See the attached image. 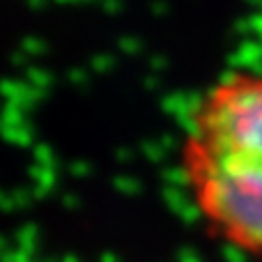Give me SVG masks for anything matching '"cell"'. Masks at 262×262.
<instances>
[{
    "mask_svg": "<svg viewBox=\"0 0 262 262\" xmlns=\"http://www.w3.org/2000/svg\"><path fill=\"white\" fill-rule=\"evenodd\" d=\"M180 189L212 244L262 262V69H230L198 92L175 149Z\"/></svg>",
    "mask_w": 262,
    "mask_h": 262,
    "instance_id": "obj_1",
    "label": "cell"
}]
</instances>
